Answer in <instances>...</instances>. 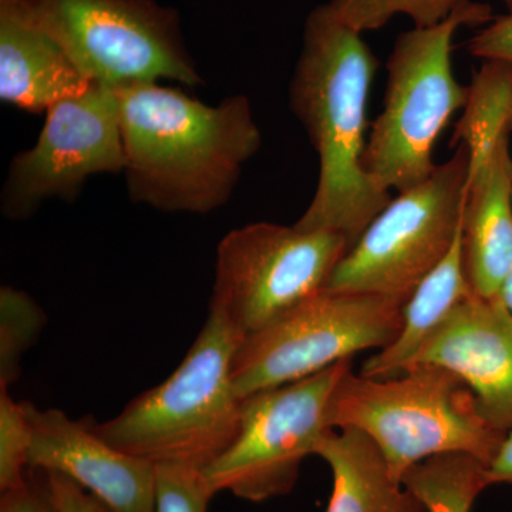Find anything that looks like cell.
Segmentation results:
<instances>
[{
  "label": "cell",
  "instance_id": "obj_20",
  "mask_svg": "<svg viewBox=\"0 0 512 512\" xmlns=\"http://www.w3.org/2000/svg\"><path fill=\"white\" fill-rule=\"evenodd\" d=\"M470 0H329L328 6L349 28L363 33L386 26L397 15H406L414 28H430L446 20ZM512 13V0H503Z\"/></svg>",
  "mask_w": 512,
  "mask_h": 512
},
{
  "label": "cell",
  "instance_id": "obj_16",
  "mask_svg": "<svg viewBox=\"0 0 512 512\" xmlns=\"http://www.w3.org/2000/svg\"><path fill=\"white\" fill-rule=\"evenodd\" d=\"M473 292L468 281L461 231L446 258L417 285L404 303L402 329L396 339L370 356L359 375L370 379L403 375L414 365L427 340L448 315Z\"/></svg>",
  "mask_w": 512,
  "mask_h": 512
},
{
  "label": "cell",
  "instance_id": "obj_25",
  "mask_svg": "<svg viewBox=\"0 0 512 512\" xmlns=\"http://www.w3.org/2000/svg\"><path fill=\"white\" fill-rule=\"evenodd\" d=\"M467 49L478 59L512 62V13L491 20L468 40Z\"/></svg>",
  "mask_w": 512,
  "mask_h": 512
},
{
  "label": "cell",
  "instance_id": "obj_8",
  "mask_svg": "<svg viewBox=\"0 0 512 512\" xmlns=\"http://www.w3.org/2000/svg\"><path fill=\"white\" fill-rule=\"evenodd\" d=\"M404 302L372 293L322 291L239 343L232 382L239 399L298 382L387 348L402 329Z\"/></svg>",
  "mask_w": 512,
  "mask_h": 512
},
{
  "label": "cell",
  "instance_id": "obj_24",
  "mask_svg": "<svg viewBox=\"0 0 512 512\" xmlns=\"http://www.w3.org/2000/svg\"><path fill=\"white\" fill-rule=\"evenodd\" d=\"M0 512H59L50 488L49 473L28 468L22 484L3 491Z\"/></svg>",
  "mask_w": 512,
  "mask_h": 512
},
{
  "label": "cell",
  "instance_id": "obj_10",
  "mask_svg": "<svg viewBox=\"0 0 512 512\" xmlns=\"http://www.w3.org/2000/svg\"><path fill=\"white\" fill-rule=\"evenodd\" d=\"M352 359L298 382L242 399L241 424L231 446L204 470L215 494L229 491L251 503L291 493L303 460L316 456L333 430L329 406Z\"/></svg>",
  "mask_w": 512,
  "mask_h": 512
},
{
  "label": "cell",
  "instance_id": "obj_1",
  "mask_svg": "<svg viewBox=\"0 0 512 512\" xmlns=\"http://www.w3.org/2000/svg\"><path fill=\"white\" fill-rule=\"evenodd\" d=\"M377 70L372 50L328 3L309 13L289 103L319 156V181L295 227L338 232L350 247L392 201L366 173V106Z\"/></svg>",
  "mask_w": 512,
  "mask_h": 512
},
{
  "label": "cell",
  "instance_id": "obj_13",
  "mask_svg": "<svg viewBox=\"0 0 512 512\" xmlns=\"http://www.w3.org/2000/svg\"><path fill=\"white\" fill-rule=\"evenodd\" d=\"M414 365L450 370L476 394L495 427L512 430V313L501 298L470 293L427 340Z\"/></svg>",
  "mask_w": 512,
  "mask_h": 512
},
{
  "label": "cell",
  "instance_id": "obj_18",
  "mask_svg": "<svg viewBox=\"0 0 512 512\" xmlns=\"http://www.w3.org/2000/svg\"><path fill=\"white\" fill-rule=\"evenodd\" d=\"M512 134V62L484 60L468 86L463 116L458 120L451 146L468 151V174L483 167L495 148Z\"/></svg>",
  "mask_w": 512,
  "mask_h": 512
},
{
  "label": "cell",
  "instance_id": "obj_2",
  "mask_svg": "<svg viewBox=\"0 0 512 512\" xmlns=\"http://www.w3.org/2000/svg\"><path fill=\"white\" fill-rule=\"evenodd\" d=\"M116 92L130 200L190 214L227 204L262 144L248 97L208 106L158 83L127 84Z\"/></svg>",
  "mask_w": 512,
  "mask_h": 512
},
{
  "label": "cell",
  "instance_id": "obj_14",
  "mask_svg": "<svg viewBox=\"0 0 512 512\" xmlns=\"http://www.w3.org/2000/svg\"><path fill=\"white\" fill-rule=\"evenodd\" d=\"M92 82L15 0H0V99L28 113L86 92Z\"/></svg>",
  "mask_w": 512,
  "mask_h": 512
},
{
  "label": "cell",
  "instance_id": "obj_19",
  "mask_svg": "<svg viewBox=\"0 0 512 512\" xmlns=\"http://www.w3.org/2000/svg\"><path fill=\"white\" fill-rule=\"evenodd\" d=\"M402 484L427 512H471L478 495L493 485L487 464L466 453L427 458L404 474Z\"/></svg>",
  "mask_w": 512,
  "mask_h": 512
},
{
  "label": "cell",
  "instance_id": "obj_17",
  "mask_svg": "<svg viewBox=\"0 0 512 512\" xmlns=\"http://www.w3.org/2000/svg\"><path fill=\"white\" fill-rule=\"evenodd\" d=\"M316 456L332 470L333 490L326 512H427L392 476L382 451L362 431L330 430Z\"/></svg>",
  "mask_w": 512,
  "mask_h": 512
},
{
  "label": "cell",
  "instance_id": "obj_26",
  "mask_svg": "<svg viewBox=\"0 0 512 512\" xmlns=\"http://www.w3.org/2000/svg\"><path fill=\"white\" fill-rule=\"evenodd\" d=\"M49 481L59 512H106L92 495L74 483L72 478L59 473H49Z\"/></svg>",
  "mask_w": 512,
  "mask_h": 512
},
{
  "label": "cell",
  "instance_id": "obj_7",
  "mask_svg": "<svg viewBox=\"0 0 512 512\" xmlns=\"http://www.w3.org/2000/svg\"><path fill=\"white\" fill-rule=\"evenodd\" d=\"M467 192L468 151L458 146L426 181L399 192L377 215L333 269L326 291L406 303L463 231Z\"/></svg>",
  "mask_w": 512,
  "mask_h": 512
},
{
  "label": "cell",
  "instance_id": "obj_15",
  "mask_svg": "<svg viewBox=\"0 0 512 512\" xmlns=\"http://www.w3.org/2000/svg\"><path fill=\"white\" fill-rule=\"evenodd\" d=\"M468 281L477 295L500 298L512 271V156L510 138L468 174L463 222Z\"/></svg>",
  "mask_w": 512,
  "mask_h": 512
},
{
  "label": "cell",
  "instance_id": "obj_12",
  "mask_svg": "<svg viewBox=\"0 0 512 512\" xmlns=\"http://www.w3.org/2000/svg\"><path fill=\"white\" fill-rule=\"evenodd\" d=\"M23 406L32 430L28 468L72 478L106 512H156V464L111 447L93 420Z\"/></svg>",
  "mask_w": 512,
  "mask_h": 512
},
{
  "label": "cell",
  "instance_id": "obj_6",
  "mask_svg": "<svg viewBox=\"0 0 512 512\" xmlns=\"http://www.w3.org/2000/svg\"><path fill=\"white\" fill-rule=\"evenodd\" d=\"M89 82L119 89L168 79L204 83L177 10L157 0H15Z\"/></svg>",
  "mask_w": 512,
  "mask_h": 512
},
{
  "label": "cell",
  "instance_id": "obj_27",
  "mask_svg": "<svg viewBox=\"0 0 512 512\" xmlns=\"http://www.w3.org/2000/svg\"><path fill=\"white\" fill-rule=\"evenodd\" d=\"M491 484H512V430L498 450L497 456L488 467Z\"/></svg>",
  "mask_w": 512,
  "mask_h": 512
},
{
  "label": "cell",
  "instance_id": "obj_4",
  "mask_svg": "<svg viewBox=\"0 0 512 512\" xmlns=\"http://www.w3.org/2000/svg\"><path fill=\"white\" fill-rule=\"evenodd\" d=\"M241 336L217 315L181 365L164 383L147 390L104 423H94L111 447L156 464L205 468L237 437L242 399L232 382Z\"/></svg>",
  "mask_w": 512,
  "mask_h": 512
},
{
  "label": "cell",
  "instance_id": "obj_28",
  "mask_svg": "<svg viewBox=\"0 0 512 512\" xmlns=\"http://www.w3.org/2000/svg\"><path fill=\"white\" fill-rule=\"evenodd\" d=\"M500 298L501 301L504 302V305L507 306L508 311L512 313V271L510 275L507 276V279H505Z\"/></svg>",
  "mask_w": 512,
  "mask_h": 512
},
{
  "label": "cell",
  "instance_id": "obj_5",
  "mask_svg": "<svg viewBox=\"0 0 512 512\" xmlns=\"http://www.w3.org/2000/svg\"><path fill=\"white\" fill-rule=\"evenodd\" d=\"M493 19L490 5L470 0L439 25L397 37L387 60L384 107L363 156L366 173L384 190H410L436 170L434 144L468 99V86L454 76V36L463 26L478 28Z\"/></svg>",
  "mask_w": 512,
  "mask_h": 512
},
{
  "label": "cell",
  "instance_id": "obj_22",
  "mask_svg": "<svg viewBox=\"0 0 512 512\" xmlns=\"http://www.w3.org/2000/svg\"><path fill=\"white\" fill-rule=\"evenodd\" d=\"M32 443L28 414L13 402L8 389H0V493L25 480Z\"/></svg>",
  "mask_w": 512,
  "mask_h": 512
},
{
  "label": "cell",
  "instance_id": "obj_3",
  "mask_svg": "<svg viewBox=\"0 0 512 512\" xmlns=\"http://www.w3.org/2000/svg\"><path fill=\"white\" fill-rule=\"evenodd\" d=\"M329 424L366 434L399 483L439 454H470L490 467L507 436L484 416L466 382L437 365H414L390 379L350 370L333 392Z\"/></svg>",
  "mask_w": 512,
  "mask_h": 512
},
{
  "label": "cell",
  "instance_id": "obj_21",
  "mask_svg": "<svg viewBox=\"0 0 512 512\" xmlns=\"http://www.w3.org/2000/svg\"><path fill=\"white\" fill-rule=\"evenodd\" d=\"M45 323V313L28 293L10 286L0 289V389L19 379L20 360Z\"/></svg>",
  "mask_w": 512,
  "mask_h": 512
},
{
  "label": "cell",
  "instance_id": "obj_11",
  "mask_svg": "<svg viewBox=\"0 0 512 512\" xmlns=\"http://www.w3.org/2000/svg\"><path fill=\"white\" fill-rule=\"evenodd\" d=\"M126 167L116 89L93 83L86 92L53 104L35 146L9 165L2 214L26 220L50 198L73 202L92 175Z\"/></svg>",
  "mask_w": 512,
  "mask_h": 512
},
{
  "label": "cell",
  "instance_id": "obj_9",
  "mask_svg": "<svg viewBox=\"0 0 512 512\" xmlns=\"http://www.w3.org/2000/svg\"><path fill=\"white\" fill-rule=\"evenodd\" d=\"M349 249L338 232L269 222L232 229L218 245L210 313L244 340L325 289Z\"/></svg>",
  "mask_w": 512,
  "mask_h": 512
},
{
  "label": "cell",
  "instance_id": "obj_23",
  "mask_svg": "<svg viewBox=\"0 0 512 512\" xmlns=\"http://www.w3.org/2000/svg\"><path fill=\"white\" fill-rule=\"evenodd\" d=\"M156 467V512H208L215 493L204 471L178 464Z\"/></svg>",
  "mask_w": 512,
  "mask_h": 512
}]
</instances>
